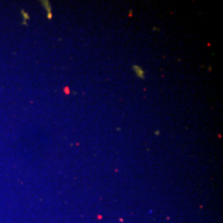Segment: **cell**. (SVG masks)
I'll return each instance as SVG.
<instances>
[{
	"label": "cell",
	"instance_id": "obj_2",
	"mask_svg": "<svg viewBox=\"0 0 223 223\" xmlns=\"http://www.w3.org/2000/svg\"><path fill=\"white\" fill-rule=\"evenodd\" d=\"M42 3H43L42 4L45 6V8H46V9L47 10V12H48V14H47V16H48V18L50 19L52 14H51V9H50V4H49V2L46 1V2H42Z\"/></svg>",
	"mask_w": 223,
	"mask_h": 223
},
{
	"label": "cell",
	"instance_id": "obj_1",
	"mask_svg": "<svg viewBox=\"0 0 223 223\" xmlns=\"http://www.w3.org/2000/svg\"><path fill=\"white\" fill-rule=\"evenodd\" d=\"M133 70H134V72L136 73L137 77L140 78V79H145V71L140 66H136V65L133 66Z\"/></svg>",
	"mask_w": 223,
	"mask_h": 223
},
{
	"label": "cell",
	"instance_id": "obj_3",
	"mask_svg": "<svg viewBox=\"0 0 223 223\" xmlns=\"http://www.w3.org/2000/svg\"><path fill=\"white\" fill-rule=\"evenodd\" d=\"M159 133H160V131H155V134H159Z\"/></svg>",
	"mask_w": 223,
	"mask_h": 223
}]
</instances>
